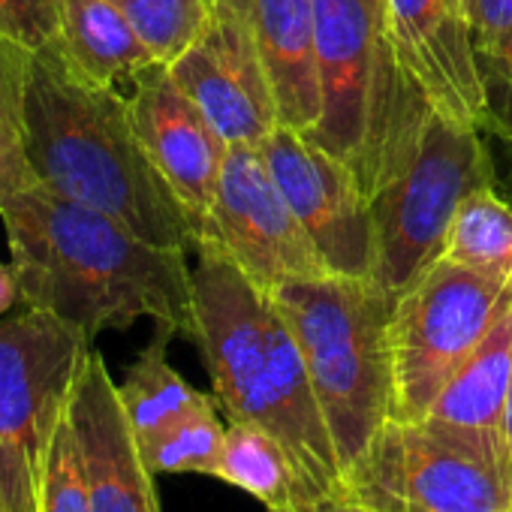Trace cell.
<instances>
[{
    "instance_id": "6da1fadb",
    "label": "cell",
    "mask_w": 512,
    "mask_h": 512,
    "mask_svg": "<svg viewBox=\"0 0 512 512\" xmlns=\"http://www.w3.org/2000/svg\"><path fill=\"white\" fill-rule=\"evenodd\" d=\"M22 305L55 314L91 344L139 320L193 338L187 250L157 247L115 217L43 184L0 202Z\"/></svg>"
},
{
    "instance_id": "7a4b0ae2",
    "label": "cell",
    "mask_w": 512,
    "mask_h": 512,
    "mask_svg": "<svg viewBox=\"0 0 512 512\" xmlns=\"http://www.w3.org/2000/svg\"><path fill=\"white\" fill-rule=\"evenodd\" d=\"M193 253L190 341L202 353L217 407L229 422L263 425L284 443L299 509L338 500L341 464L287 317L217 244L199 238Z\"/></svg>"
},
{
    "instance_id": "3957f363",
    "label": "cell",
    "mask_w": 512,
    "mask_h": 512,
    "mask_svg": "<svg viewBox=\"0 0 512 512\" xmlns=\"http://www.w3.org/2000/svg\"><path fill=\"white\" fill-rule=\"evenodd\" d=\"M25 145L43 187L115 217L157 247L196 250L199 226L142 148L127 94L82 79L55 46L34 58Z\"/></svg>"
},
{
    "instance_id": "277c9868",
    "label": "cell",
    "mask_w": 512,
    "mask_h": 512,
    "mask_svg": "<svg viewBox=\"0 0 512 512\" xmlns=\"http://www.w3.org/2000/svg\"><path fill=\"white\" fill-rule=\"evenodd\" d=\"M494 160L479 127L458 124L416 94L389 136L374 187V281L398 302L443 256L464 199L494 187Z\"/></svg>"
},
{
    "instance_id": "5b68a950",
    "label": "cell",
    "mask_w": 512,
    "mask_h": 512,
    "mask_svg": "<svg viewBox=\"0 0 512 512\" xmlns=\"http://www.w3.org/2000/svg\"><path fill=\"white\" fill-rule=\"evenodd\" d=\"M272 299L302 347L341 476H347L395 413L389 341L395 299L374 278L341 275L293 281Z\"/></svg>"
},
{
    "instance_id": "8992f818",
    "label": "cell",
    "mask_w": 512,
    "mask_h": 512,
    "mask_svg": "<svg viewBox=\"0 0 512 512\" xmlns=\"http://www.w3.org/2000/svg\"><path fill=\"white\" fill-rule=\"evenodd\" d=\"M323 115L308 133L350 163L365 187L410 100L419 94L395 58L386 0H314Z\"/></svg>"
},
{
    "instance_id": "52a82bcc",
    "label": "cell",
    "mask_w": 512,
    "mask_h": 512,
    "mask_svg": "<svg viewBox=\"0 0 512 512\" xmlns=\"http://www.w3.org/2000/svg\"><path fill=\"white\" fill-rule=\"evenodd\" d=\"M341 497L371 512H506L512 446L434 419H389L344 476Z\"/></svg>"
},
{
    "instance_id": "ba28073f",
    "label": "cell",
    "mask_w": 512,
    "mask_h": 512,
    "mask_svg": "<svg viewBox=\"0 0 512 512\" xmlns=\"http://www.w3.org/2000/svg\"><path fill=\"white\" fill-rule=\"evenodd\" d=\"M94 344L55 314L0 317V497L7 512H43V479L79 368Z\"/></svg>"
},
{
    "instance_id": "9c48e42d",
    "label": "cell",
    "mask_w": 512,
    "mask_h": 512,
    "mask_svg": "<svg viewBox=\"0 0 512 512\" xmlns=\"http://www.w3.org/2000/svg\"><path fill=\"white\" fill-rule=\"evenodd\" d=\"M506 311H512V290L437 260L392 311V419H425L443 386Z\"/></svg>"
},
{
    "instance_id": "30bf717a",
    "label": "cell",
    "mask_w": 512,
    "mask_h": 512,
    "mask_svg": "<svg viewBox=\"0 0 512 512\" xmlns=\"http://www.w3.org/2000/svg\"><path fill=\"white\" fill-rule=\"evenodd\" d=\"M199 238L217 244L269 296L293 281L329 275L256 145H229Z\"/></svg>"
},
{
    "instance_id": "8fae6325",
    "label": "cell",
    "mask_w": 512,
    "mask_h": 512,
    "mask_svg": "<svg viewBox=\"0 0 512 512\" xmlns=\"http://www.w3.org/2000/svg\"><path fill=\"white\" fill-rule=\"evenodd\" d=\"M260 148L329 275L374 278L371 202L350 163L290 127H278Z\"/></svg>"
},
{
    "instance_id": "7c38bea8",
    "label": "cell",
    "mask_w": 512,
    "mask_h": 512,
    "mask_svg": "<svg viewBox=\"0 0 512 512\" xmlns=\"http://www.w3.org/2000/svg\"><path fill=\"white\" fill-rule=\"evenodd\" d=\"M166 67L226 145L260 148L281 127L241 0H211L202 34Z\"/></svg>"
},
{
    "instance_id": "4fadbf2b",
    "label": "cell",
    "mask_w": 512,
    "mask_h": 512,
    "mask_svg": "<svg viewBox=\"0 0 512 512\" xmlns=\"http://www.w3.org/2000/svg\"><path fill=\"white\" fill-rule=\"evenodd\" d=\"M395 58L416 91L458 124L488 127L464 0H386Z\"/></svg>"
},
{
    "instance_id": "5bb4252c",
    "label": "cell",
    "mask_w": 512,
    "mask_h": 512,
    "mask_svg": "<svg viewBox=\"0 0 512 512\" xmlns=\"http://www.w3.org/2000/svg\"><path fill=\"white\" fill-rule=\"evenodd\" d=\"M127 106L142 148L202 232L229 145L166 64L148 67L130 85Z\"/></svg>"
},
{
    "instance_id": "9a60e30c",
    "label": "cell",
    "mask_w": 512,
    "mask_h": 512,
    "mask_svg": "<svg viewBox=\"0 0 512 512\" xmlns=\"http://www.w3.org/2000/svg\"><path fill=\"white\" fill-rule=\"evenodd\" d=\"M67 413L76 434L91 509L160 512L154 473L142 458L139 437L118 395V383L112 380L106 359L94 347L79 368Z\"/></svg>"
},
{
    "instance_id": "2e32d148",
    "label": "cell",
    "mask_w": 512,
    "mask_h": 512,
    "mask_svg": "<svg viewBox=\"0 0 512 512\" xmlns=\"http://www.w3.org/2000/svg\"><path fill=\"white\" fill-rule=\"evenodd\" d=\"M260 49L281 127L308 136L323 115L314 0H241Z\"/></svg>"
},
{
    "instance_id": "e0dca14e",
    "label": "cell",
    "mask_w": 512,
    "mask_h": 512,
    "mask_svg": "<svg viewBox=\"0 0 512 512\" xmlns=\"http://www.w3.org/2000/svg\"><path fill=\"white\" fill-rule=\"evenodd\" d=\"M55 49L73 73L115 91H130L148 67L160 64L109 0H64Z\"/></svg>"
},
{
    "instance_id": "ac0fdd59",
    "label": "cell",
    "mask_w": 512,
    "mask_h": 512,
    "mask_svg": "<svg viewBox=\"0 0 512 512\" xmlns=\"http://www.w3.org/2000/svg\"><path fill=\"white\" fill-rule=\"evenodd\" d=\"M512 383V311H506L476 353L452 374L425 419L440 425L503 437V407Z\"/></svg>"
},
{
    "instance_id": "d6986e66",
    "label": "cell",
    "mask_w": 512,
    "mask_h": 512,
    "mask_svg": "<svg viewBox=\"0 0 512 512\" xmlns=\"http://www.w3.org/2000/svg\"><path fill=\"white\" fill-rule=\"evenodd\" d=\"M214 479L229 482L275 512H293L296 503V473L284 443L253 422H229L220 455L211 470Z\"/></svg>"
},
{
    "instance_id": "ffe728a7",
    "label": "cell",
    "mask_w": 512,
    "mask_h": 512,
    "mask_svg": "<svg viewBox=\"0 0 512 512\" xmlns=\"http://www.w3.org/2000/svg\"><path fill=\"white\" fill-rule=\"evenodd\" d=\"M440 260L512 290V202L482 187L458 208Z\"/></svg>"
},
{
    "instance_id": "44dd1931",
    "label": "cell",
    "mask_w": 512,
    "mask_h": 512,
    "mask_svg": "<svg viewBox=\"0 0 512 512\" xmlns=\"http://www.w3.org/2000/svg\"><path fill=\"white\" fill-rule=\"evenodd\" d=\"M169 338L172 332L157 329L151 344L142 347L136 362L127 368L124 383H118V395L124 404V413L136 431V437H151L172 425L178 416L193 410L208 395L196 392L172 365H169Z\"/></svg>"
},
{
    "instance_id": "7402d4cb",
    "label": "cell",
    "mask_w": 512,
    "mask_h": 512,
    "mask_svg": "<svg viewBox=\"0 0 512 512\" xmlns=\"http://www.w3.org/2000/svg\"><path fill=\"white\" fill-rule=\"evenodd\" d=\"M226 425H220L217 401L205 398L163 431L142 437L139 449L148 470L157 473H205L211 476L220 455Z\"/></svg>"
},
{
    "instance_id": "603a6c76",
    "label": "cell",
    "mask_w": 512,
    "mask_h": 512,
    "mask_svg": "<svg viewBox=\"0 0 512 512\" xmlns=\"http://www.w3.org/2000/svg\"><path fill=\"white\" fill-rule=\"evenodd\" d=\"M160 64H172L208 25L211 0H109Z\"/></svg>"
},
{
    "instance_id": "cb8c5ba5",
    "label": "cell",
    "mask_w": 512,
    "mask_h": 512,
    "mask_svg": "<svg viewBox=\"0 0 512 512\" xmlns=\"http://www.w3.org/2000/svg\"><path fill=\"white\" fill-rule=\"evenodd\" d=\"M43 512H94L82 458H79V446H76V434L70 425V413L64 416V422L55 434V443H52L49 467H46V479H43Z\"/></svg>"
},
{
    "instance_id": "d4e9b609",
    "label": "cell",
    "mask_w": 512,
    "mask_h": 512,
    "mask_svg": "<svg viewBox=\"0 0 512 512\" xmlns=\"http://www.w3.org/2000/svg\"><path fill=\"white\" fill-rule=\"evenodd\" d=\"M64 0H0V34L43 52L55 46Z\"/></svg>"
},
{
    "instance_id": "484cf974",
    "label": "cell",
    "mask_w": 512,
    "mask_h": 512,
    "mask_svg": "<svg viewBox=\"0 0 512 512\" xmlns=\"http://www.w3.org/2000/svg\"><path fill=\"white\" fill-rule=\"evenodd\" d=\"M37 52L0 34V127L25 133V103Z\"/></svg>"
},
{
    "instance_id": "4316f807",
    "label": "cell",
    "mask_w": 512,
    "mask_h": 512,
    "mask_svg": "<svg viewBox=\"0 0 512 512\" xmlns=\"http://www.w3.org/2000/svg\"><path fill=\"white\" fill-rule=\"evenodd\" d=\"M485 103H488V127L503 148H512V34L485 58H479Z\"/></svg>"
},
{
    "instance_id": "83f0119b",
    "label": "cell",
    "mask_w": 512,
    "mask_h": 512,
    "mask_svg": "<svg viewBox=\"0 0 512 512\" xmlns=\"http://www.w3.org/2000/svg\"><path fill=\"white\" fill-rule=\"evenodd\" d=\"M476 58L491 55L512 34V0H464Z\"/></svg>"
},
{
    "instance_id": "f1b7e54d",
    "label": "cell",
    "mask_w": 512,
    "mask_h": 512,
    "mask_svg": "<svg viewBox=\"0 0 512 512\" xmlns=\"http://www.w3.org/2000/svg\"><path fill=\"white\" fill-rule=\"evenodd\" d=\"M37 172L28 157L25 133L0 127V202L37 187Z\"/></svg>"
},
{
    "instance_id": "f546056e",
    "label": "cell",
    "mask_w": 512,
    "mask_h": 512,
    "mask_svg": "<svg viewBox=\"0 0 512 512\" xmlns=\"http://www.w3.org/2000/svg\"><path fill=\"white\" fill-rule=\"evenodd\" d=\"M16 305H22V287L13 263H0V317H7Z\"/></svg>"
},
{
    "instance_id": "4dcf8cb0",
    "label": "cell",
    "mask_w": 512,
    "mask_h": 512,
    "mask_svg": "<svg viewBox=\"0 0 512 512\" xmlns=\"http://www.w3.org/2000/svg\"><path fill=\"white\" fill-rule=\"evenodd\" d=\"M302 512H371V509H365V506H359V503H353L347 497H338V500H329V503H323L317 509H302Z\"/></svg>"
},
{
    "instance_id": "1f68e13d",
    "label": "cell",
    "mask_w": 512,
    "mask_h": 512,
    "mask_svg": "<svg viewBox=\"0 0 512 512\" xmlns=\"http://www.w3.org/2000/svg\"><path fill=\"white\" fill-rule=\"evenodd\" d=\"M500 431H503L506 443L512 446V383H509V395H506V407H503V422H500Z\"/></svg>"
},
{
    "instance_id": "d6a6232c",
    "label": "cell",
    "mask_w": 512,
    "mask_h": 512,
    "mask_svg": "<svg viewBox=\"0 0 512 512\" xmlns=\"http://www.w3.org/2000/svg\"><path fill=\"white\" fill-rule=\"evenodd\" d=\"M509 151V202H512V148H506Z\"/></svg>"
},
{
    "instance_id": "836d02e7",
    "label": "cell",
    "mask_w": 512,
    "mask_h": 512,
    "mask_svg": "<svg viewBox=\"0 0 512 512\" xmlns=\"http://www.w3.org/2000/svg\"><path fill=\"white\" fill-rule=\"evenodd\" d=\"M0 512H7V506H4V497H0Z\"/></svg>"
},
{
    "instance_id": "e575fe53",
    "label": "cell",
    "mask_w": 512,
    "mask_h": 512,
    "mask_svg": "<svg viewBox=\"0 0 512 512\" xmlns=\"http://www.w3.org/2000/svg\"><path fill=\"white\" fill-rule=\"evenodd\" d=\"M506 512H512V503H509V509H506Z\"/></svg>"
},
{
    "instance_id": "d590c367",
    "label": "cell",
    "mask_w": 512,
    "mask_h": 512,
    "mask_svg": "<svg viewBox=\"0 0 512 512\" xmlns=\"http://www.w3.org/2000/svg\"><path fill=\"white\" fill-rule=\"evenodd\" d=\"M266 512H275V509H266ZM293 512H296V509H293Z\"/></svg>"
},
{
    "instance_id": "8d00e7d4",
    "label": "cell",
    "mask_w": 512,
    "mask_h": 512,
    "mask_svg": "<svg viewBox=\"0 0 512 512\" xmlns=\"http://www.w3.org/2000/svg\"><path fill=\"white\" fill-rule=\"evenodd\" d=\"M296 512H302V509H296Z\"/></svg>"
}]
</instances>
